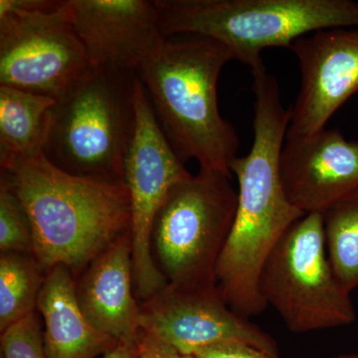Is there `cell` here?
Instances as JSON below:
<instances>
[{
  "instance_id": "obj_1",
  "label": "cell",
  "mask_w": 358,
  "mask_h": 358,
  "mask_svg": "<svg viewBox=\"0 0 358 358\" xmlns=\"http://www.w3.org/2000/svg\"><path fill=\"white\" fill-rule=\"evenodd\" d=\"M6 174L31 224L33 256L45 272L57 266L80 275L131 228L124 183L72 176L34 157L0 155Z\"/></svg>"
},
{
  "instance_id": "obj_2",
  "label": "cell",
  "mask_w": 358,
  "mask_h": 358,
  "mask_svg": "<svg viewBox=\"0 0 358 358\" xmlns=\"http://www.w3.org/2000/svg\"><path fill=\"white\" fill-rule=\"evenodd\" d=\"M231 52L206 37L169 41L141 66L143 84L155 119L183 164L232 178L237 157L236 129L219 112L217 85Z\"/></svg>"
},
{
  "instance_id": "obj_3",
  "label": "cell",
  "mask_w": 358,
  "mask_h": 358,
  "mask_svg": "<svg viewBox=\"0 0 358 358\" xmlns=\"http://www.w3.org/2000/svg\"><path fill=\"white\" fill-rule=\"evenodd\" d=\"M253 131L248 155L231 164L238 181L237 210L216 271L224 299L247 319L268 308L259 289L264 264L287 231L305 216L287 199L280 176L286 126L262 117L254 122Z\"/></svg>"
},
{
  "instance_id": "obj_4",
  "label": "cell",
  "mask_w": 358,
  "mask_h": 358,
  "mask_svg": "<svg viewBox=\"0 0 358 358\" xmlns=\"http://www.w3.org/2000/svg\"><path fill=\"white\" fill-rule=\"evenodd\" d=\"M160 31L206 37L223 44L251 71L265 65L262 52L289 48L303 35L358 27L352 0H155Z\"/></svg>"
},
{
  "instance_id": "obj_5",
  "label": "cell",
  "mask_w": 358,
  "mask_h": 358,
  "mask_svg": "<svg viewBox=\"0 0 358 358\" xmlns=\"http://www.w3.org/2000/svg\"><path fill=\"white\" fill-rule=\"evenodd\" d=\"M136 75L95 71L54 106L43 155L72 176L124 183V164L136 129Z\"/></svg>"
},
{
  "instance_id": "obj_6",
  "label": "cell",
  "mask_w": 358,
  "mask_h": 358,
  "mask_svg": "<svg viewBox=\"0 0 358 358\" xmlns=\"http://www.w3.org/2000/svg\"><path fill=\"white\" fill-rule=\"evenodd\" d=\"M94 73L70 0H0V86L59 102Z\"/></svg>"
},
{
  "instance_id": "obj_7",
  "label": "cell",
  "mask_w": 358,
  "mask_h": 358,
  "mask_svg": "<svg viewBox=\"0 0 358 358\" xmlns=\"http://www.w3.org/2000/svg\"><path fill=\"white\" fill-rule=\"evenodd\" d=\"M231 178L200 169L167 194L155 218L152 252L169 284L218 286V261L237 210Z\"/></svg>"
},
{
  "instance_id": "obj_8",
  "label": "cell",
  "mask_w": 358,
  "mask_h": 358,
  "mask_svg": "<svg viewBox=\"0 0 358 358\" xmlns=\"http://www.w3.org/2000/svg\"><path fill=\"white\" fill-rule=\"evenodd\" d=\"M259 289L291 333L350 326L357 320L350 294L327 257L322 213L292 226L264 264Z\"/></svg>"
},
{
  "instance_id": "obj_9",
  "label": "cell",
  "mask_w": 358,
  "mask_h": 358,
  "mask_svg": "<svg viewBox=\"0 0 358 358\" xmlns=\"http://www.w3.org/2000/svg\"><path fill=\"white\" fill-rule=\"evenodd\" d=\"M134 105L136 129L124 164V185L131 201L134 294L143 301L169 284L152 253L155 218L171 188L192 174L162 133L138 76Z\"/></svg>"
},
{
  "instance_id": "obj_10",
  "label": "cell",
  "mask_w": 358,
  "mask_h": 358,
  "mask_svg": "<svg viewBox=\"0 0 358 358\" xmlns=\"http://www.w3.org/2000/svg\"><path fill=\"white\" fill-rule=\"evenodd\" d=\"M140 324L141 331L154 334L182 355L216 343L241 341L281 358L275 339L235 312L218 286L196 288L169 282L141 301Z\"/></svg>"
},
{
  "instance_id": "obj_11",
  "label": "cell",
  "mask_w": 358,
  "mask_h": 358,
  "mask_svg": "<svg viewBox=\"0 0 358 358\" xmlns=\"http://www.w3.org/2000/svg\"><path fill=\"white\" fill-rule=\"evenodd\" d=\"M298 59L301 88L286 138L310 136L326 129L331 117L358 94V27L319 30L289 46Z\"/></svg>"
},
{
  "instance_id": "obj_12",
  "label": "cell",
  "mask_w": 358,
  "mask_h": 358,
  "mask_svg": "<svg viewBox=\"0 0 358 358\" xmlns=\"http://www.w3.org/2000/svg\"><path fill=\"white\" fill-rule=\"evenodd\" d=\"M70 6L94 71L136 75L166 42L154 1L70 0Z\"/></svg>"
},
{
  "instance_id": "obj_13",
  "label": "cell",
  "mask_w": 358,
  "mask_h": 358,
  "mask_svg": "<svg viewBox=\"0 0 358 358\" xmlns=\"http://www.w3.org/2000/svg\"><path fill=\"white\" fill-rule=\"evenodd\" d=\"M280 176L287 199L305 215L324 213L358 188V141L324 129L286 138Z\"/></svg>"
},
{
  "instance_id": "obj_14",
  "label": "cell",
  "mask_w": 358,
  "mask_h": 358,
  "mask_svg": "<svg viewBox=\"0 0 358 358\" xmlns=\"http://www.w3.org/2000/svg\"><path fill=\"white\" fill-rule=\"evenodd\" d=\"M80 275L77 298L92 324L117 343L138 338L140 303L133 289L129 232L106 249Z\"/></svg>"
},
{
  "instance_id": "obj_15",
  "label": "cell",
  "mask_w": 358,
  "mask_h": 358,
  "mask_svg": "<svg viewBox=\"0 0 358 358\" xmlns=\"http://www.w3.org/2000/svg\"><path fill=\"white\" fill-rule=\"evenodd\" d=\"M37 310L44 320L47 358H96L117 345L86 317L78 301L76 279L64 266L46 273Z\"/></svg>"
},
{
  "instance_id": "obj_16",
  "label": "cell",
  "mask_w": 358,
  "mask_h": 358,
  "mask_svg": "<svg viewBox=\"0 0 358 358\" xmlns=\"http://www.w3.org/2000/svg\"><path fill=\"white\" fill-rule=\"evenodd\" d=\"M56 103L49 96L0 86V155L43 154Z\"/></svg>"
},
{
  "instance_id": "obj_17",
  "label": "cell",
  "mask_w": 358,
  "mask_h": 358,
  "mask_svg": "<svg viewBox=\"0 0 358 358\" xmlns=\"http://www.w3.org/2000/svg\"><path fill=\"white\" fill-rule=\"evenodd\" d=\"M46 272L29 254L0 256V331L36 313Z\"/></svg>"
},
{
  "instance_id": "obj_18",
  "label": "cell",
  "mask_w": 358,
  "mask_h": 358,
  "mask_svg": "<svg viewBox=\"0 0 358 358\" xmlns=\"http://www.w3.org/2000/svg\"><path fill=\"white\" fill-rule=\"evenodd\" d=\"M329 263L348 293L358 288V188L322 213Z\"/></svg>"
},
{
  "instance_id": "obj_19",
  "label": "cell",
  "mask_w": 358,
  "mask_h": 358,
  "mask_svg": "<svg viewBox=\"0 0 358 358\" xmlns=\"http://www.w3.org/2000/svg\"><path fill=\"white\" fill-rule=\"evenodd\" d=\"M0 252L33 255L31 224L6 174L0 180Z\"/></svg>"
},
{
  "instance_id": "obj_20",
  "label": "cell",
  "mask_w": 358,
  "mask_h": 358,
  "mask_svg": "<svg viewBox=\"0 0 358 358\" xmlns=\"http://www.w3.org/2000/svg\"><path fill=\"white\" fill-rule=\"evenodd\" d=\"M2 358H47L38 313L1 333Z\"/></svg>"
},
{
  "instance_id": "obj_21",
  "label": "cell",
  "mask_w": 358,
  "mask_h": 358,
  "mask_svg": "<svg viewBox=\"0 0 358 358\" xmlns=\"http://www.w3.org/2000/svg\"><path fill=\"white\" fill-rule=\"evenodd\" d=\"M197 358H275L241 341H225L207 346L195 353Z\"/></svg>"
},
{
  "instance_id": "obj_22",
  "label": "cell",
  "mask_w": 358,
  "mask_h": 358,
  "mask_svg": "<svg viewBox=\"0 0 358 358\" xmlns=\"http://www.w3.org/2000/svg\"><path fill=\"white\" fill-rule=\"evenodd\" d=\"M141 358H182L171 345L157 338L154 334L141 331L138 334Z\"/></svg>"
},
{
  "instance_id": "obj_23",
  "label": "cell",
  "mask_w": 358,
  "mask_h": 358,
  "mask_svg": "<svg viewBox=\"0 0 358 358\" xmlns=\"http://www.w3.org/2000/svg\"><path fill=\"white\" fill-rule=\"evenodd\" d=\"M101 358H141L138 338L133 341H119L114 348L106 352Z\"/></svg>"
},
{
  "instance_id": "obj_24",
  "label": "cell",
  "mask_w": 358,
  "mask_h": 358,
  "mask_svg": "<svg viewBox=\"0 0 358 358\" xmlns=\"http://www.w3.org/2000/svg\"><path fill=\"white\" fill-rule=\"evenodd\" d=\"M334 358H358V353H341V355H336V357H334Z\"/></svg>"
},
{
  "instance_id": "obj_25",
  "label": "cell",
  "mask_w": 358,
  "mask_h": 358,
  "mask_svg": "<svg viewBox=\"0 0 358 358\" xmlns=\"http://www.w3.org/2000/svg\"><path fill=\"white\" fill-rule=\"evenodd\" d=\"M182 358H197L195 355H183Z\"/></svg>"
}]
</instances>
